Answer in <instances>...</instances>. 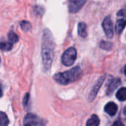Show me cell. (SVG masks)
I'll list each match as a JSON object with an SVG mask.
<instances>
[{"label": "cell", "mask_w": 126, "mask_h": 126, "mask_svg": "<svg viewBox=\"0 0 126 126\" xmlns=\"http://www.w3.org/2000/svg\"><path fill=\"white\" fill-rule=\"evenodd\" d=\"M42 57L44 69L48 71L52 65L54 56L55 42L52 33L48 29H45L42 41Z\"/></svg>", "instance_id": "6da1fadb"}, {"label": "cell", "mask_w": 126, "mask_h": 126, "mask_svg": "<svg viewBox=\"0 0 126 126\" xmlns=\"http://www.w3.org/2000/svg\"><path fill=\"white\" fill-rule=\"evenodd\" d=\"M82 76V69L77 66L63 73H59L54 75L53 79L61 85H68L79 79Z\"/></svg>", "instance_id": "7a4b0ae2"}, {"label": "cell", "mask_w": 126, "mask_h": 126, "mask_svg": "<svg viewBox=\"0 0 126 126\" xmlns=\"http://www.w3.org/2000/svg\"><path fill=\"white\" fill-rule=\"evenodd\" d=\"M77 50L74 47H69L66 50L62 56V62L65 66H71L77 59Z\"/></svg>", "instance_id": "3957f363"}, {"label": "cell", "mask_w": 126, "mask_h": 126, "mask_svg": "<svg viewBox=\"0 0 126 126\" xmlns=\"http://www.w3.org/2000/svg\"><path fill=\"white\" fill-rule=\"evenodd\" d=\"M24 126H45V122L36 114L28 113L24 118Z\"/></svg>", "instance_id": "277c9868"}, {"label": "cell", "mask_w": 126, "mask_h": 126, "mask_svg": "<svg viewBox=\"0 0 126 126\" xmlns=\"http://www.w3.org/2000/svg\"><path fill=\"white\" fill-rule=\"evenodd\" d=\"M102 28L104 29L105 33L107 36V37L111 39L113 36V28L110 16H107L104 19L102 22Z\"/></svg>", "instance_id": "5b68a950"}, {"label": "cell", "mask_w": 126, "mask_h": 126, "mask_svg": "<svg viewBox=\"0 0 126 126\" xmlns=\"http://www.w3.org/2000/svg\"><path fill=\"white\" fill-rule=\"evenodd\" d=\"M87 0H69V11L71 14L77 13L84 6Z\"/></svg>", "instance_id": "8992f818"}, {"label": "cell", "mask_w": 126, "mask_h": 126, "mask_svg": "<svg viewBox=\"0 0 126 126\" xmlns=\"http://www.w3.org/2000/svg\"><path fill=\"white\" fill-rule=\"evenodd\" d=\"M105 75H103L96 81V82L94 85V87H93V88H92V90H91V93L89 94V100L90 101H92L96 97L100 87L102 86V85L103 84V82L105 81Z\"/></svg>", "instance_id": "52a82bcc"}, {"label": "cell", "mask_w": 126, "mask_h": 126, "mask_svg": "<svg viewBox=\"0 0 126 126\" xmlns=\"http://www.w3.org/2000/svg\"><path fill=\"white\" fill-rule=\"evenodd\" d=\"M117 110H118L117 105L113 102H110L107 103L106 105L105 106V111L110 116H114L116 113Z\"/></svg>", "instance_id": "ba28073f"}, {"label": "cell", "mask_w": 126, "mask_h": 126, "mask_svg": "<svg viewBox=\"0 0 126 126\" xmlns=\"http://www.w3.org/2000/svg\"><path fill=\"white\" fill-rule=\"evenodd\" d=\"M121 83V81L119 79H113L110 82H109V85H108V91H107V94H111L114 90L120 85Z\"/></svg>", "instance_id": "9c48e42d"}, {"label": "cell", "mask_w": 126, "mask_h": 126, "mask_svg": "<svg viewBox=\"0 0 126 126\" xmlns=\"http://www.w3.org/2000/svg\"><path fill=\"white\" fill-rule=\"evenodd\" d=\"M125 25H126L125 19H120L117 20V22L116 23V26H115V31H116V34L119 35L124 30Z\"/></svg>", "instance_id": "30bf717a"}, {"label": "cell", "mask_w": 126, "mask_h": 126, "mask_svg": "<svg viewBox=\"0 0 126 126\" xmlns=\"http://www.w3.org/2000/svg\"><path fill=\"white\" fill-rule=\"evenodd\" d=\"M78 34L82 38L87 36V27L84 22H80L78 25Z\"/></svg>", "instance_id": "8fae6325"}, {"label": "cell", "mask_w": 126, "mask_h": 126, "mask_svg": "<svg viewBox=\"0 0 126 126\" xmlns=\"http://www.w3.org/2000/svg\"><path fill=\"white\" fill-rule=\"evenodd\" d=\"M99 125V119L95 114H93L91 117L87 121L86 123L87 126H98Z\"/></svg>", "instance_id": "7c38bea8"}, {"label": "cell", "mask_w": 126, "mask_h": 126, "mask_svg": "<svg viewBox=\"0 0 126 126\" xmlns=\"http://www.w3.org/2000/svg\"><path fill=\"white\" fill-rule=\"evenodd\" d=\"M116 96L119 101H125L126 100V88H121L119 90H118L116 94Z\"/></svg>", "instance_id": "4fadbf2b"}, {"label": "cell", "mask_w": 126, "mask_h": 126, "mask_svg": "<svg viewBox=\"0 0 126 126\" xmlns=\"http://www.w3.org/2000/svg\"><path fill=\"white\" fill-rule=\"evenodd\" d=\"M8 123L9 120L6 113L0 111V126H8Z\"/></svg>", "instance_id": "5bb4252c"}, {"label": "cell", "mask_w": 126, "mask_h": 126, "mask_svg": "<svg viewBox=\"0 0 126 126\" xmlns=\"http://www.w3.org/2000/svg\"><path fill=\"white\" fill-rule=\"evenodd\" d=\"M13 47V43L11 42H0V50L8 51L11 50Z\"/></svg>", "instance_id": "9a60e30c"}, {"label": "cell", "mask_w": 126, "mask_h": 126, "mask_svg": "<svg viewBox=\"0 0 126 126\" xmlns=\"http://www.w3.org/2000/svg\"><path fill=\"white\" fill-rule=\"evenodd\" d=\"M8 39L9 42H11V43H16L19 40V37H18L17 34H16L13 31H10L8 33Z\"/></svg>", "instance_id": "2e32d148"}, {"label": "cell", "mask_w": 126, "mask_h": 126, "mask_svg": "<svg viewBox=\"0 0 126 126\" xmlns=\"http://www.w3.org/2000/svg\"><path fill=\"white\" fill-rule=\"evenodd\" d=\"M99 46L102 49L105 50H111L113 45L111 42H107V41H102L99 44Z\"/></svg>", "instance_id": "e0dca14e"}, {"label": "cell", "mask_w": 126, "mask_h": 126, "mask_svg": "<svg viewBox=\"0 0 126 126\" xmlns=\"http://www.w3.org/2000/svg\"><path fill=\"white\" fill-rule=\"evenodd\" d=\"M20 26L24 31H29L31 29V25L30 22L27 21H22L20 22Z\"/></svg>", "instance_id": "ac0fdd59"}, {"label": "cell", "mask_w": 126, "mask_h": 126, "mask_svg": "<svg viewBox=\"0 0 126 126\" xmlns=\"http://www.w3.org/2000/svg\"><path fill=\"white\" fill-rule=\"evenodd\" d=\"M28 101H29V94H26L25 97H24V99H23V105H24V106H26L28 105Z\"/></svg>", "instance_id": "d6986e66"}, {"label": "cell", "mask_w": 126, "mask_h": 126, "mask_svg": "<svg viewBox=\"0 0 126 126\" xmlns=\"http://www.w3.org/2000/svg\"><path fill=\"white\" fill-rule=\"evenodd\" d=\"M111 126H125L121 121H116Z\"/></svg>", "instance_id": "ffe728a7"}, {"label": "cell", "mask_w": 126, "mask_h": 126, "mask_svg": "<svg viewBox=\"0 0 126 126\" xmlns=\"http://www.w3.org/2000/svg\"><path fill=\"white\" fill-rule=\"evenodd\" d=\"M2 96V88L0 87V97Z\"/></svg>", "instance_id": "44dd1931"}, {"label": "cell", "mask_w": 126, "mask_h": 126, "mask_svg": "<svg viewBox=\"0 0 126 126\" xmlns=\"http://www.w3.org/2000/svg\"><path fill=\"white\" fill-rule=\"evenodd\" d=\"M124 72H125V76H126V65H125V68H124Z\"/></svg>", "instance_id": "7402d4cb"}, {"label": "cell", "mask_w": 126, "mask_h": 126, "mask_svg": "<svg viewBox=\"0 0 126 126\" xmlns=\"http://www.w3.org/2000/svg\"><path fill=\"white\" fill-rule=\"evenodd\" d=\"M123 113H124V114H125V115H126V107L124 108V111H123Z\"/></svg>", "instance_id": "603a6c76"}, {"label": "cell", "mask_w": 126, "mask_h": 126, "mask_svg": "<svg viewBox=\"0 0 126 126\" xmlns=\"http://www.w3.org/2000/svg\"><path fill=\"white\" fill-rule=\"evenodd\" d=\"M0 62H1V59H0Z\"/></svg>", "instance_id": "cb8c5ba5"}]
</instances>
